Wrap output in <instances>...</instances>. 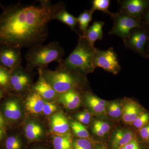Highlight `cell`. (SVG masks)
Instances as JSON below:
<instances>
[{
  "mask_svg": "<svg viewBox=\"0 0 149 149\" xmlns=\"http://www.w3.org/2000/svg\"><path fill=\"white\" fill-rule=\"evenodd\" d=\"M110 4L109 0H94L92 1L91 10L93 12L97 10L102 11L104 13L108 14L111 16L113 13L109 10Z\"/></svg>",
  "mask_w": 149,
  "mask_h": 149,
  "instance_id": "cell-29",
  "label": "cell"
},
{
  "mask_svg": "<svg viewBox=\"0 0 149 149\" xmlns=\"http://www.w3.org/2000/svg\"><path fill=\"white\" fill-rule=\"evenodd\" d=\"M30 72L22 66L11 70L10 80V90L19 93L28 89L32 83Z\"/></svg>",
  "mask_w": 149,
  "mask_h": 149,
  "instance_id": "cell-7",
  "label": "cell"
},
{
  "mask_svg": "<svg viewBox=\"0 0 149 149\" xmlns=\"http://www.w3.org/2000/svg\"><path fill=\"white\" fill-rule=\"evenodd\" d=\"M19 101L16 97H9L2 104V113L3 116L10 121L15 122L22 116V109Z\"/></svg>",
  "mask_w": 149,
  "mask_h": 149,
  "instance_id": "cell-11",
  "label": "cell"
},
{
  "mask_svg": "<svg viewBox=\"0 0 149 149\" xmlns=\"http://www.w3.org/2000/svg\"><path fill=\"white\" fill-rule=\"evenodd\" d=\"M145 12L146 13L144 15V19L145 22L144 23L149 25V8H148Z\"/></svg>",
  "mask_w": 149,
  "mask_h": 149,
  "instance_id": "cell-36",
  "label": "cell"
},
{
  "mask_svg": "<svg viewBox=\"0 0 149 149\" xmlns=\"http://www.w3.org/2000/svg\"><path fill=\"white\" fill-rule=\"evenodd\" d=\"M5 120L4 119V117L3 115L0 113V126H4L5 125Z\"/></svg>",
  "mask_w": 149,
  "mask_h": 149,
  "instance_id": "cell-38",
  "label": "cell"
},
{
  "mask_svg": "<svg viewBox=\"0 0 149 149\" xmlns=\"http://www.w3.org/2000/svg\"><path fill=\"white\" fill-rule=\"evenodd\" d=\"M54 19H57L66 24L72 31L76 32L78 35L80 34L76 29V27L77 25V17L68 13L65 8L56 14L54 17Z\"/></svg>",
  "mask_w": 149,
  "mask_h": 149,
  "instance_id": "cell-21",
  "label": "cell"
},
{
  "mask_svg": "<svg viewBox=\"0 0 149 149\" xmlns=\"http://www.w3.org/2000/svg\"><path fill=\"white\" fill-rule=\"evenodd\" d=\"M119 3L120 10L141 21L143 14L149 8L148 0H124Z\"/></svg>",
  "mask_w": 149,
  "mask_h": 149,
  "instance_id": "cell-10",
  "label": "cell"
},
{
  "mask_svg": "<svg viewBox=\"0 0 149 149\" xmlns=\"http://www.w3.org/2000/svg\"><path fill=\"white\" fill-rule=\"evenodd\" d=\"M39 69L44 78L59 95L80 89L85 84L83 75L68 70L60 64L54 70L47 68Z\"/></svg>",
  "mask_w": 149,
  "mask_h": 149,
  "instance_id": "cell-4",
  "label": "cell"
},
{
  "mask_svg": "<svg viewBox=\"0 0 149 149\" xmlns=\"http://www.w3.org/2000/svg\"><path fill=\"white\" fill-rule=\"evenodd\" d=\"M24 133L30 141L40 140L44 134V129L40 124L34 121H29L24 127Z\"/></svg>",
  "mask_w": 149,
  "mask_h": 149,
  "instance_id": "cell-20",
  "label": "cell"
},
{
  "mask_svg": "<svg viewBox=\"0 0 149 149\" xmlns=\"http://www.w3.org/2000/svg\"><path fill=\"white\" fill-rule=\"evenodd\" d=\"M72 138L70 134L56 135L53 139L54 149H72Z\"/></svg>",
  "mask_w": 149,
  "mask_h": 149,
  "instance_id": "cell-22",
  "label": "cell"
},
{
  "mask_svg": "<svg viewBox=\"0 0 149 149\" xmlns=\"http://www.w3.org/2000/svg\"><path fill=\"white\" fill-rule=\"evenodd\" d=\"M123 105V121L125 124L132 125V123L145 110L136 102L128 99Z\"/></svg>",
  "mask_w": 149,
  "mask_h": 149,
  "instance_id": "cell-13",
  "label": "cell"
},
{
  "mask_svg": "<svg viewBox=\"0 0 149 149\" xmlns=\"http://www.w3.org/2000/svg\"><path fill=\"white\" fill-rule=\"evenodd\" d=\"M125 149H142V146L138 138L131 141L124 146Z\"/></svg>",
  "mask_w": 149,
  "mask_h": 149,
  "instance_id": "cell-35",
  "label": "cell"
},
{
  "mask_svg": "<svg viewBox=\"0 0 149 149\" xmlns=\"http://www.w3.org/2000/svg\"><path fill=\"white\" fill-rule=\"evenodd\" d=\"M64 54V49L57 41L32 47L24 57L25 69L31 72L36 68H47L48 65L53 62L60 63Z\"/></svg>",
  "mask_w": 149,
  "mask_h": 149,
  "instance_id": "cell-3",
  "label": "cell"
},
{
  "mask_svg": "<svg viewBox=\"0 0 149 149\" xmlns=\"http://www.w3.org/2000/svg\"><path fill=\"white\" fill-rule=\"evenodd\" d=\"M50 126L52 131L56 135L70 134L69 123L65 116L62 113H57L51 116Z\"/></svg>",
  "mask_w": 149,
  "mask_h": 149,
  "instance_id": "cell-16",
  "label": "cell"
},
{
  "mask_svg": "<svg viewBox=\"0 0 149 149\" xmlns=\"http://www.w3.org/2000/svg\"><path fill=\"white\" fill-rule=\"evenodd\" d=\"M123 105L119 102H113L109 103L107 107V114L113 119L121 117L122 114Z\"/></svg>",
  "mask_w": 149,
  "mask_h": 149,
  "instance_id": "cell-26",
  "label": "cell"
},
{
  "mask_svg": "<svg viewBox=\"0 0 149 149\" xmlns=\"http://www.w3.org/2000/svg\"><path fill=\"white\" fill-rule=\"evenodd\" d=\"M76 47L67 58L60 63L65 69L77 74L84 75L93 72L96 68L95 63L96 48L83 35H79Z\"/></svg>",
  "mask_w": 149,
  "mask_h": 149,
  "instance_id": "cell-2",
  "label": "cell"
},
{
  "mask_svg": "<svg viewBox=\"0 0 149 149\" xmlns=\"http://www.w3.org/2000/svg\"><path fill=\"white\" fill-rule=\"evenodd\" d=\"M104 23L103 21H95L87 29L85 34L82 35L89 42L94 46L97 40H101L103 38V28Z\"/></svg>",
  "mask_w": 149,
  "mask_h": 149,
  "instance_id": "cell-19",
  "label": "cell"
},
{
  "mask_svg": "<svg viewBox=\"0 0 149 149\" xmlns=\"http://www.w3.org/2000/svg\"><path fill=\"white\" fill-rule=\"evenodd\" d=\"M95 63L96 68H101L114 75L120 72L121 69L117 54L112 47L107 50L96 49Z\"/></svg>",
  "mask_w": 149,
  "mask_h": 149,
  "instance_id": "cell-6",
  "label": "cell"
},
{
  "mask_svg": "<svg viewBox=\"0 0 149 149\" xmlns=\"http://www.w3.org/2000/svg\"><path fill=\"white\" fill-rule=\"evenodd\" d=\"M42 149V148H37V149Z\"/></svg>",
  "mask_w": 149,
  "mask_h": 149,
  "instance_id": "cell-43",
  "label": "cell"
},
{
  "mask_svg": "<svg viewBox=\"0 0 149 149\" xmlns=\"http://www.w3.org/2000/svg\"><path fill=\"white\" fill-rule=\"evenodd\" d=\"M92 129L95 135L103 138L109 133L111 126L108 123L103 120H97L93 122Z\"/></svg>",
  "mask_w": 149,
  "mask_h": 149,
  "instance_id": "cell-25",
  "label": "cell"
},
{
  "mask_svg": "<svg viewBox=\"0 0 149 149\" xmlns=\"http://www.w3.org/2000/svg\"><path fill=\"white\" fill-rule=\"evenodd\" d=\"M118 149H125V147H124V146H122V147H120V148H118Z\"/></svg>",
  "mask_w": 149,
  "mask_h": 149,
  "instance_id": "cell-42",
  "label": "cell"
},
{
  "mask_svg": "<svg viewBox=\"0 0 149 149\" xmlns=\"http://www.w3.org/2000/svg\"><path fill=\"white\" fill-rule=\"evenodd\" d=\"M93 142L91 140L84 139H76L72 141V149H93Z\"/></svg>",
  "mask_w": 149,
  "mask_h": 149,
  "instance_id": "cell-31",
  "label": "cell"
},
{
  "mask_svg": "<svg viewBox=\"0 0 149 149\" xmlns=\"http://www.w3.org/2000/svg\"><path fill=\"white\" fill-rule=\"evenodd\" d=\"M10 70L0 66V88L3 91L10 90Z\"/></svg>",
  "mask_w": 149,
  "mask_h": 149,
  "instance_id": "cell-28",
  "label": "cell"
},
{
  "mask_svg": "<svg viewBox=\"0 0 149 149\" xmlns=\"http://www.w3.org/2000/svg\"><path fill=\"white\" fill-rule=\"evenodd\" d=\"M4 95V91L0 88V100L2 98Z\"/></svg>",
  "mask_w": 149,
  "mask_h": 149,
  "instance_id": "cell-40",
  "label": "cell"
},
{
  "mask_svg": "<svg viewBox=\"0 0 149 149\" xmlns=\"http://www.w3.org/2000/svg\"><path fill=\"white\" fill-rule=\"evenodd\" d=\"M5 134V132L3 126H0V141H2L4 138Z\"/></svg>",
  "mask_w": 149,
  "mask_h": 149,
  "instance_id": "cell-37",
  "label": "cell"
},
{
  "mask_svg": "<svg viewBox=\"0 0 149 149\" xmlns=\"http://www.w3.org/2000/svg\"><path fill=\"white\" fill-rule=\"evenodd\" d=\"M20 49L2 46L0 47V66L11 71L21 66Z\"/></svg>",
  "mask_w": 149,
  "mask_h": 149,
  "instance_id": "cell-8",
  "label": "cell"
},
{
  "mask_svg": "<svg viewBox=\"0 0 149 149\" xmlns=\"http://www.w3.org/2000/svg\"><path fill=\"white\" fill-rule=\"evenodd\" d=\"M149 36L143 28H136L130 32L129 37L123 41L125 47L141 55H145V48Z\"/></svg>",
  "mask_w": 149,
  "mask_h": 149,
  "instance_id": "cell-9",
  "label": "cell"
},
{
  "mask_svg": "<svg viewBox=\"0 0 149 149\" xmlns=\"http://www.w3.org/2000/svg\"><path fill=\"white\" fill-rule=\"evenodd\" d=\"M111 17L113 20V26L109 34L116 35L121 38L123 41L129 37L133 29L143 28L141 24L142 22L122 11L113 13Z\"/></svg>",
  "mask_w": 149,
  "mask_h": 149,
  "instance_id": "cell-5",
  "label": "cell"
},
{
  "mask_svg": "<svg viewBox=\"0 0 149 149\" xmlns=\"http://www.w3.org/2000/svg\"><path fill=\"white\" fill-rule=\"evenodd\" d=\"M137 138L134 131L128 128H119L113 132L112 136V149H118Z\"/></svg>",
  "mask_w": 149,
  "mask_h": 149,
  "instance_id": "cell-12",
  "label": "cell"
},
{
  "mask_svg": "<svg viewBox=\"0 0 149 149\" xmlns=\"http://www.w3.org/2000/svg\"><path fill=\"white\" fill-rule=\"evenodd\" d=\"M75 118L77 119V121L82 123L83 125H88L91 122L92 120V113L88 110H85L83 111L76 114Z\"/></svg>",
  "mask_w": 149,
  "mask_h": 149,
  "instance_id": "cell-32",
  "label": "cell"
},
{
  "mask_svg": "<svg viewBox=\"0 0 149 149\" xmlns=\"http://www.w3.org/2000/svg\"><path fill=\"white\" fill-rule=\"evenodd\" d=\"M69 124L72 132L77 138L91 140L89 131L85 125L74 120L70 121Z\"/></svg>",
  "mask_w": 149,
  "mask_h": 149,
  "instance_id": "cell-23",
  "label": "cell"
},
{
  "mask_svg": "<svg viewBox=\"0 0 149 149\" xmlns=\"http://www.w3.org/2000/svg\"><path fill=\"white\" fill-rule=\"evenodd\" d=\"M86 104L92 112L97 115H103L107 113V107L109 102L102 100L91 93H87L85 95Z\"/></svg>",
  "mask_w": 149,
  "mask_h": 149,
  "instance_id": "cell-15",
  "label": "cell"
},
{
  "mask_svg": "<svg viewBox=\"0 0 149 149\" xmlns=\"http://www.w3.org/2000/svg\"><path fill=\"white\" fill-rule=\"evenodd\" d=\"M138 133L142 143L149 148V124L138 130Z\"/></svg>",
  "mask_w": 149,
  "mask_h": 149,
  "instance_id": "cell-33",
  "label": "cell"
},
{
  "mask_svg": "<svg viewBox=\"0 0 149 149\" xmlns=\"http://www.w3.org/2000/svg\"><path fill=\"white\" fill-rule=\"evenodd\" d=\"M39 77L37 82L32 85V91L39 94L44 99L50 100L54 98L58 93L43 77L40 69H38Z\"/></svg>",
  "mask_w": 149,
  "mask_h": 149,
  "instance_id": "cell-14",
  "label": "cell"
},
{
  "mask_svg": "<svg viewBox=\"0 0 149 149\" xmlns=\"http://www.w3.org/2000/svg\"><path fill=\"white\" fill-rule=\"evenodd\" d=\"M57 109L55 104L52 102H45L42 112L45 115H49L54 113Z\"/></svg>",
  "mask_w": 149,
  "mask_h": 149,
  "instance_id": "cell-34",
  "label": "cell"
},
{
  "mask_svg": "<svg viewBox=\"0 0 149 149\" xmlns=\"http://www.w3.org/2000/svg\"><path fill=\"white\" fill-rule=\"evenodd\" d=\"M95 149H108L106 145H102L101 146H99Z\"/></svg>",
  "mask_w": 149,
  "mask_h": 149,
  "instance_id": "cell-39",
  "label": "cell"
},
{
  "mask_svg": "<svg viewBox=\"0 0 149 149\" xmlns=\"http://www.w3.org/2000/svg\"><path fill=\"white\" fill-rule=\"evenodd\" d=\"M28 94L25 102V108L32 114H38L42 112L45 102L44 99L35 91Z\"/></svg>",
  "mask_w": 149,
  "mask_h": 149,
  "instance_id": "cell-18",
  "label": "cell"
},
{
  "mask_svg": "<svg viewBox=\"0 0 149 149\" xmlns=\"http://www.w3.org/2000/svg\"><path fill=\"white\" fill-rule=\"evenodd\" d=\"M65 8L63 2L53 3L49 0L3 8L0 14V47L21 49L43 44L49 35V23Z\"/></svg>",
  "mask_w": 149,
  "mask_h": 149,
  "instance_id": "cell-1",
  "label": "cell"
},
{
  "mask_svg": "<svg viewBox=\"0 0 149 149\" xmlns=\"http://www.w3.org/2000/svg\"><path fill=\"white\" fill-rule=\"evenodd\" d=\"M58 101L67 109L73 110L80 106L81 97L78 91L72 90L59 94Z\"/></svg>",
  "mask_w": 149,
  "mask_h": 149,
  "instance_id": "cell-17",
  "label": "cell"
},
{
  "mask_svg": "<svg viewBox=\"0 0 149 149\" xmlns=\"http://www.w3.org/2000/svg\"><path fill=\"white\" fill-rule=\"evenodd\" d=\"M0 6H1V3H0Z\"/></svg>",
  "mask_w": 149,
  "mask_h": 149,
  "instance_id": "cell-44",
  "label": "cell"
},
{
  "mask_svg": "<svg viewBox=\"0 0 149 149\" xmlns=\"http://www.w3.org/2000/svg\"><path fill=\"white\" fill-rule=\"evenodd\" d=\"M93 13L91 10H85L77 17V25L83 35L85 34L89 27V23L93 19Z\"/></svg>",
  "mask_w": 149,
  "mask_h": 149,
  "instance_id": "cell-24",
  "label": "cell"
},
{
  "mask_svg": "<svg viewBox=\"0 0 149 149\" xmlns=\"http://www.w3.org/2000/svg\"><path fill=\"white\" fill-rule=\"evenodd\" d=\"M148 53L146 55V56L147 57L149 58V37L148 38Z\"/></svg>",
  "mask_w": 149,
  "mask_h": 149,
  "instance_id": "cell-41",
  "label": "cell"
},
{
  "mask_svg": "<svg viewBox=\"0 0 149 149\" xmlns=\"http://www.w3.org/2000/svg\"><path fill=\"white\" fill-rule=\"evenodd\" d=\"M149 124V113L144 110L133 121L131 125L138 130Z\"/></svg>",
  "mask_w": 149,
  "mask_h": 149,
  "instance_id": "cell-30",
  "label": "cell"
},
{
  "mask_svg": "<svg viewBox=\"0 0 149 149\" xmlns=\"http://www.w3.org/2000/svg\"><path fill=\"white\" fill-rule=\"evenodd\" d=\"M22 141L16 134H11L6 137L4 143V149H21Z\"/></svg>",
  "mask_w": 149,
  "mask_h": 149,
  "instance_id": "cell-27",
  "label": "cell"
}]
</instances>
